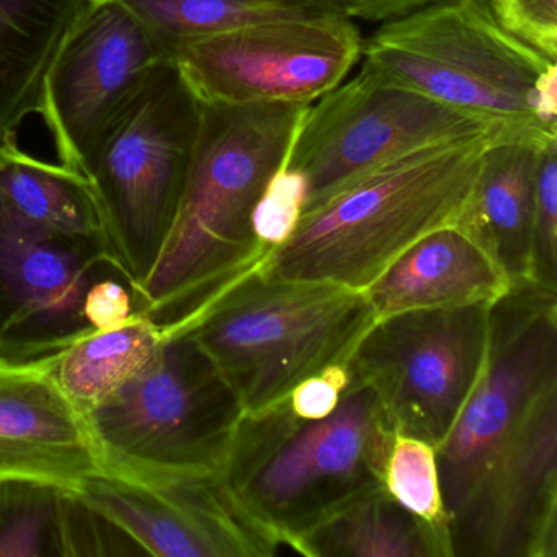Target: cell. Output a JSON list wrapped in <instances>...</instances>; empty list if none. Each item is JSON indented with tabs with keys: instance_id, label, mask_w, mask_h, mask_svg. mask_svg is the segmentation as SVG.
<instances>
[{
	"instance_id": "30bf717a",
	"label": "cell",
	"mask_w": 557,
	"mask_h": 557,
	"mask_svg": "<svg viewBox=\"0 0 557 557\" xmlns=\"http://www.w3.org/2000/svg\"><path fill=\"white\" fill-rule=\"evenodd\" d=\"M553 384H557V292L533 282L515 283L491 306L484 371L451 432L435 448L448 524L537 397Z\"/></svg>"
},
{
	"instance_id": "603a6c76",
	"label": "cell",
	"mask_w": 557,
	"mask_h": 557,
	"mask_svg": "<svg viewBox=\"0 0 557 557\" xmlns=\"http://www.w3.org/2000/svg\"><path fill=\"white\" fill-rule=\"evenodd\" d=\"M169 60L172 51L260 22L327 14L318 0H119ZM332 14V12H331Z\"/></svg>"
},
{
	"instance_id": "d4e9b609",
	"label": "cell",
	"mask_w": 557,
	"mask_h": 557,
	"mask_svg": "<svg viewBox=\"0 0 557 557\" xmlns=\"http://www.w3.org/2000/svg\"><path fill=\"white\" fill-rule=\"evenodd\" d=\"M386 491L417 517L448 531L435 446L422 440L396 435L387 461Z\"/></svg>"
},
{
	"instance_id": "cb8c5ba5",
	"label": "cell",
	"mask_w": 557,
	"mask_h": 557,
	"mask_svg": "<svg viewBox=\"0 0 557 557\" xmlns=\"http://www.w3.org/2000/svg\"><path fill=\"white\" fill-rule=\"evenodd\" d=\"M63 492L35 482L0 484V557L61 556Z\"/></svg>"
},
{
	"instance_id": "2e32d148",
	"label": "cell",
	"mask_w": 557,
	"mask_h": 557,
	"mask_svg": "<svg viewBox=\"0 0 557 557\" xmlns=\"http://www.w3.org/2000/svg\"><path fill=\"white\" fill-rule=\"evenodd\" d=\"M106 472L86 412L54 374V354L0 358V484L35 482L77 492Z\"/></svg>"
},
{
	"instance_id": "8fae6325",
	"label": "cell",
	"mask_w": 557,
	"mask_h": 557,
	"mask_svg": "<svg viewBox=\"0 0 557 557\" xmlns=\"http://www.w3.org/2000/svg\"><path fill=\"white\" fill-rule=\"evenodd\" d=\"M361 48L355 22L327 12L210 35L169 60L205 106H311L344 83Z\"/></svg>"
},
{
	"instance_id": "4fadbf2b",
	"label": "cell",
	"mask_w": 557,
	"mask_h": 557,
	"mask_svg": "<svg viewBox=\"0 0 557 557\" xmlns=\"http://www.w3.org/2000/svg\"><path fill=\"white\" fill-rule=\"evenodd\" d=\"M165 61L119 0H90L45 81L40 115L61 164L83 172L107 129Z\"/></svg>"
},
{
	"instance_id": "5b68a950",
	"label": "cell",
	"mask_w": 557,
	"mask_h": 557,
	"mask_svg": "<svg viewBox=\"0 0 557 557\" xmlns=\"http://www.w3.org/2000/svg\"><path fill=\"white\" fill-rule=\"evenodd\" d=\"M374 321L363 292L269 278L256 269L185 334L230 381L244 413H256L282 403L302 381L347 363Z\"/></svg>"
},
{
	"instance_id": "7c38bea8",
	"label": "cell",
	"mask_w": 557,
	"mask_h": 557,
	"mask_svg": "<svg viewBox=\"0 0 557 557\" xmlns=\"http://www.w3.org/2000/svg\"><path fill=\"white\" fill-rule=\"evenodd\" d=\"M110 275L106 244L41 226L0 195V358L47 357L92 331L84 299Z\"/></svg>"
},
{
	"instance_id": "83f0119b",
	"label": "cell",
	"mask_w": 557,
	"mask_h": 557,
	"mask_svg": "<svg viewBox=\"0 0 557 557\" xmlns=\"http://www.w3.org/2000/svg\"><path fill=\"white\" fill-rule=\"evenodd\" d=\"M305 207V184L296 172H276L257 205L253 227L265 249H275L292 236Z\"/></svg>"
},
{
	"instance_id": "9c48e42d",
	"label": "cell",
	"mask_w": 557,
	"mask_h": 557,
	"mask_svg": "<svg viewBox=\"0 0 557 557\" xmlns=\"http://www.w3.org/2000/svg\"><path fill=\"white\" fill-rule=\"evenodd\" d=\"M492 305L397 312L364 332L347 368L376 391L397 435L445 442L484 371Z\"/></svg>"
},
{
	"instance_id": "8992f818",
	"label": "cell",
	"mask_w": 557,
	"mask_h": 557,
	"mask_svg": "<svg viewBox=\"0 0 557 557\" xmlns=\"http://www.w3.org/2000/svg\"><path fill=\"white\" fill-rule=\"evenodd\" d=\"M84 412L106 471L172 481L220 472L244 407L207 351L182 334L164 338L133 380Z\"/></svg>"
},
{
	"instance_id": "7402d4cb",
	"label": "cell",
	"mask_w": 557,
	"mask_h": 557,
	"mask_svg": "<svg viewBox=\"0 0 557 557\" xmlns=\"http://www.w3.org/2000/svg\"><path fill=\"white\" fill-rule=\"evenodd\" d=\"M164 342L161 329L135 312L123 324L89 331L54 354V374L83 410L115 394L156 357Z\"/></svg>"
},
{
	"instance_id": "d6986e66",
	"label": "cell",
	"mask_w": 557,
	"mask_h": 557,
	"mask_svg": "<svg viewBox=\"0 0 557 557\" xmlns=\"http://www.w3.org/2000/svg\"><path fill=\"white\" fill-rule=\"evenodd\" d=\"M90 0H0V145L40 115L45 81Z\"/></svg>"
},
{
	"instance_id": "7a4b0ae2",
	"label": "cell",
	"mask_w": 557,
	"mask_h": 557,
	"mask_svg": "<svg viewBox=\"0 0 557 557\" xmlns=\"http://www.w3.org/2000/svg\"><path fill=\"white\" fill-rule=\"evenodd\" d=\"M348 374L321 419L293 412L288 397L244 413L218 472L240 507L295 554L319 524L386 487L396 430L376 391Z\"/></svg>"
},
{
	"instance_id": "5bb4252c",
	"label": "cell",
	"mask_w": 557,
	"mask_h": 557,
	"mask_svg": "<svg viewBox=\"0 0 557 557\" xmlns=\"http://www.w3.org/2000/svg\"><path fill=\"white\" fill-rule=\"evenodd\" d=\"M448 533L453 557H557V384L494 456Z\"/></svg>"
},
{
	"instance_id": "f546056e",
	"label": "cell",
	"mask_w": 557,
	"mask_h": 557,
	"mask_svg": "<svg viewBox=\"0 0 557 557\" xmlns=\"http://www.w3.org/2000/svg\"><path fill=\"white\" fill-rule=\"evenodd\" d=\"M133 314H135L133 289L123 276H103L87 289L84 315L94 331L116 327Z\"/></svg>"
},
{
	"instance_id": "f1b7e54d",
	"label": "cell",
	"mask_w": 557,
	"mask_h": 557,
	"mask_svg": "<svg viewBox=\"0 0 557 557\" xmlns=\"http://www.w3.org/2000/svg\"><path fill=\"white\" fill-rule=\"evenodd\" d=\"M498 24L549 60H557V0H488Z\"/></svg>"
},
{
	"instance_id": "e0dca14e",
	"label": "cell",
	"mask_w": 557,
	"mask_h": 557,
	"mask_svg": "<svg viewBox=\"0 0 557 557\" xmlns=\"http://www.w3.org/2000/svg\"><path fill=\"white\" fill-rule=\"evenodd\" d=\"M513 283L459 223L425 234L367 289L376 319L417 309L498 301Z\"/></svg>"
},
{
	"instance_id": "1f68e13d",
	"label": "cell",
	"mask_w": 557,
	"mask_h": 557,
	"mask_svg": "<svg viewBox=\"0 0 557 557\" xmlns=\"http://www.w3.org/2000/svg\"><path fill=\"white\" fill-rule=\"evenodd\" d=\"M318 2L332 14L341 15L351 22L386 24L445 0H318Z\"/></svg>"
},
{
	"instance_id": "4dcf8cb0",
	"label": "cell",
	"mask_w": 557,
	"mask_h": 557,
	"mask_svg": "<svg viewBox=\"0 0 557 557\" xmlns=\"http://www.w3.org/2000/svg\"><path fill=\"white\" fill-rule=\"evenodd\" d=\"M348 380L347 363L329 368L324 373L315 374L296 386L288 396L289 407L293 412L308 419L329 416L337 406Z\"/></svg>"
},
{
	"instance_id": "277c9868",
	"label": "cell",
	"mask_w": 557,
	"mask_h": 557,
	"mask_svg": "<svg viewBox=\"0 0 557 557\" xmlns=\"http://www.w3.org/2000/svg\"><path fill=\"white\" fill-rule=\"evenodd\" d=\"M383 79L517 135L557 136L556 61L505 30L488 0H445L363 40Z\"/></svg>"
},
{
	"instance_id": "3957f363",
	"label": "cell",
	"mask_w": 557,
	"mask_h": 557,
	"mask_svg": "<svg viewBox=\"0 0 557 557\" xmlns=\"http://www.w3.org/2000/svg\"><path fill=\"white\" fill-rule=\"evenodd\" d=\"M494 129L419 149L301 214L257 270L269 278L364 292L404 250L458 223ZM515 135V133H511Z\"/></svg>"
},
{
	"instance_id": "9a60e30c",
	"label": "cell",
	"mask_w": 557,
	"mask_h": 557,
	"mask_svg": "<svg viewBox=\"0 0 557 557\" xmlns=\"http://www.w3.org/2000/svg\"><path fill=\"white\" fill-rule=\"evenodd\" d=\"M77 494L151 556L272 557L285 547L218 474L145 481L106 471Z\"/></svg>"
},
{
	"instance_id": "484cf974",
	"label": "cell",
	"mask_w": 557,
	"mask_h": 557,
	"mask_svg": "<svg viewBox=\"0 0 557 557\" xmlns=\"http://www.w3.org/2000/svg\"><path fill=\"white\" fill-rule=\"evenodd\" d=\"M61 556H116L145 550L77 492L61 494Z\"/></svg>"
},
{
	"instance_id": "ffe728a7",
	"label": "cell",
	"mask_w": 557,
	"mask_h": 557,
	"mask_svg": "<svg viewBox=\"0 0 557 557\" xmlns=\"http://www.w3.org/2000/svg\"><path fill=\"white\" fill-rule=\"evenodd\" d=\"M309 557H453L448 531L430 524L384 488L358 498L302 540Z\"/></svg>"
},
{
	"instance_id": "ba28073f",
	"label": "cell",
	"mask_w": 557,
	"mask_h": 557,
	"mask_svg": "<svg viewBox=\"0 0 557 557\" xmlns=\"http://www.w3.org/2000/svg\"><path fill=\"white\" fill-rule=\"evenodd\" d=\"M494 129L502 128L361 64L357 76L306 109L283 168L302 178L306 213L396 159Z\"/></svg>"
},
{
	"instance_id": "6da1fadb",
	"label": "cell",
	"mask_w": 557,
	"mask_h": 557,
	"mask_svg": "<svg viewBox=\"0 0 557 557\" xmlns=\"http://www.w3.org/2000/svg\"><path fill=\"white\" fill-rule=\"evenodd\" d=\"M309 106H205L174 223L151 273L133 293L135 312L164 338L185 334L269 249L253 227L257 205L285 164Z\"/></svg>"
},
{
	"instance_id": "44dd1931",
	"label": "cell",
	"mask_w": 557,
	"mask_h": 557,
	"mask_svg": "<svg viewBox=\"0 0 557 557\" xmlns=\"http://www.w3.org/2000/svg\"><path fill=\"white\" fill-rule=\"evenodd\" d=\"M0 195L22 216L41 226L107 246L89 178L76 169L22 151L17 136L0 145Z\"/></svg>"
},
{
	"instance_id": "ac0fdd59",
	"label": "cell",
	"mask_w": 557,
	"mask_h": 557,
	"mask_svg": "<svg viewBox=\"0 0 557 557\" xmlns=\"http://www.w3.org/2000/svg\"><path fill=\"white\" fill-rule=\"evenodd\" d=\"M557 136L500 135L482 156L481 171L458 223L487 250L510 282H531L534 197L540 156Z\"/></svg>"
},
{
	"instance_id": "52a82bcc",
	"label": "cell",
	"mask_w": 557,
	"mask_h": 557,
	"mask_svg": "<svg viewBox=\"0 0 557 557\" xmlns=\"http://www.w3.org/2000/svg\"><path fill=\"white\" fill-rule=\"evenodd\" d=\"M203 103L171 60L116 116L83 174L99 205L110 256L133 293L174 223Z\"/></svg>"
},
{
	"instance_id": "4316f807",
	"label": "cell",
	"mask_w": 557,
	"mask_h": 557,
	"mask_svg": "<svg viewBox=\"0 0 557 557\" xmlns=\"http://www.w3.org/2000/svg\"><path fill=\"white\" fill-rule=\"evenodd\" d=\"M531 282L557 292V139L544 146L537 165Z\"/></svg>"
}]
</instances>
